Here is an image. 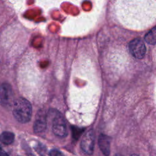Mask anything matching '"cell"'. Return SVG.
Instances as JSON below:
<instances>
[{"label": "cell", "mask_w": 156, "mask_h": 156, "mask_svg": "<svg viewBox=\"0 0 156 156\" xmlns=\"http://www.w3.org/2000/svg\"><path fill=\"white\" fill-rule=\"evenodd\" d=\"M13 115L16 119L21 123L27 122L32 116V105L26 99L20 98L13 104Z\"/></svg>", "instance_id": "1"}, {"label": "cell", "mask_w": 156, "mask_h": 156, "mask_svg": "<svg viewBox=\"0 0 156 156\" xmlns=\"http://www.w3.org/2000/svg\"><path fill=\"white\" fill-rule=\"evenodd\" d=\"M0 101L2 105L5 107L12 106L14 102L12 88L7 83H2L0 87Z\"/></svg>", "instance_id": "2"}, {"label": "cell", "mask_w": 156, "mask_h": 156, "mask_svg": "<svg viewBox=\"0 0 156 156\" xmlns=\"http://www.w3.org/2000/svg\"><path fill=\"white\" fill-rule=\"evenodd\" d=\"M129 49L130 54L136 58H142L146 52V48L143 41L140 38L132 40L129 44Z\"/></svg>", "instance_id": "3"}, {"label": "cell", "mask_w": 156, "mask_h": 156, "mask_svg": "<svg viewBox=\"0 0 156 156\" xmlns=\"http://www.w3.org/2000/svg\"><path fill=\"white\" fill-rule=\"evenodd\" d=\"M94 133L92 129L89 130L84 134L80 142V147L83 152L88 155L93 154L94 146Z\"/></svg>", "instance_id": "4"}, {"label": "cell", "mask_w": 156, "mask_h": 156, "mask_svg": "<svg viewBox=\"0 0 156 156\" xmlns=\"http://www.w3.org/2000/svg\"><path fill=\"white\" fill-rule=\"evenodd\" d=\"M52 130L54 134L59 137H65L67 135V127L65 119L60 113L54 118L52 122Z\"/></svg>", "instance_id": "5"}, {"label": "cell", "mask_w": 156, "mask_h": 156, "mask_svg": "<svg viewBox=\"0 0 156 156\" xmlns=\"http://www.w3.org/2000/svg\"><path fill=\"white\" fill-rule=\"evenodd\" d=\"M46 127V117L44 111H40L37 113L36 119L34 124V130L35 133L43 132Z\"/></svg>", "instance_id": "6"}, {"label": "cell", "mask_w": 156, "mask_h": 156, "mask_svg": "<svg viewBox=\"0 0 156 156\" xmlns=\"http://www.w3.org/2000/svg\"><path fill=\"white\" fill-rule=\"evenodd\" d=\"M99 146L103 154L108 155L110 154V138L104 134H101L99 137Z\"/></svg>", "instance_id": "7"}, {"label": "cell", "mask_w": 156, "mask_h": 156, "mask_svg": "<svg viewBox=\"0 0 156 156\" xmlns=\"http://www.w3.org/2000/svg\"><path fill=\"white\" fill-rule=\"evenodd\" d=\"M14 134L10 132H4L0 135V141L5 144H11L14 140Z\"/></svg>", "instance_id": "8"}, {"label": "cell", "mask_w": 156, "mask_h": 156, "mask_svg": "<svg viewBox=\"0 0 156 156\" xmlns=\"http://www.w3.org/2000/svg\"><path fill=\"white\" fill-rule=\"evenodd\" d=\"M144 40L150 44L156 43V27L150 30L144 36Z\"/></svg>", "instance_id": "9"}, {"label": "cell", "mask_w": 156, "mask_h": 156, "mask_svg": "<svg viewBox=\"0 0 156 156\" xmlns=\"http://www.w3.org/2000/svg\"><path fill=\"white\" fill-rule=\"evenodd\" d=\"M49 155H62V154L59 151L54 149L50 152Z\"/></svg>", "instance_id": "10"}, {"label": "cell", "mask_w": 156, "mask_h": 156, "mask_svg": "<svg viewBox=\"0 0 156 156\" xmlns=\"http://www.w3.org/2000/svg\"><path fill=\"white\" fill-rule=\"evenodd\" d=\"M8 155L1 147V146H0V155Z\"/></svg>", "instance_id": "11"}]
</instances>
